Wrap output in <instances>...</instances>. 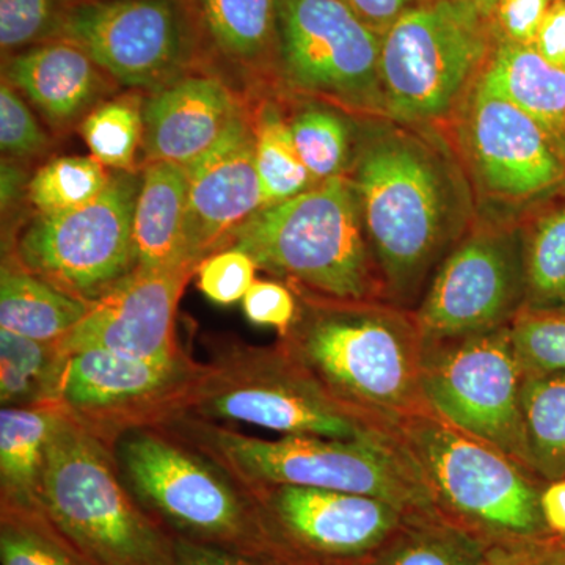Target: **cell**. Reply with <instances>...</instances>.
<instances>
[{
	"label": "cell",
	"instance_id": "484cf974",
	"mask_svg": "<svg viewBox=\"0 0 565 565\" xmlns=\"http://www.w3.org/2000/svg\"><path fill=\"white\" fill-rule=\"evenodd\" d=\"M55 407L0 411V504L41 511V484Z\"/></svg>",
	"mask_w": 565,
	"mask_h": 565
},
{
	"label": "cell",
	"instance_id": "7a4b0ae2",
	"mask_svg": "<svg viewBox=\"0 0 565 565\" xmlns=\"http://www.w3.org/2000/svg\"><path fill=\"white\" fill-rule=\"evenodd\" d=\"M296 296L299 313L277 343L334 403L392 438L416 416L433 414L423 394L424 340L414 311L382 300Z\"/></svg>",
	"mask_w": 565,
	"mask_h": 565
},
{
	"label": "cell",
	"instance_id": "e575fe53",
	"mask_svg": "<svg viewBox=\"0 0 565 565\" xmlns=\"http://www.w3.org/2000/svg\"><path fill=\"white\" fill-rule=\"evenodd\" d=\"M0 564L90 565L43 511L0 504Z\"/></svg>",
	"mask_w": 565,
	"mask_h": 565
},
{
	"label": "cell",
	"instance_id": "7c38bea8",
	"mask_svg": "<svg viewBox=\"0 0 565 565\" xmlns=\"http://www.w3.org/2000/svg\"><path fill=\"white\" fill-rule=\"evenodd\" d=\"M207 367L185 351L162 360L70 353L54 407L110 448L129 430L185 415Z\"/></svg>",
	"mask_w": 565,
	"mask_h": 565
},
{
	"label": "cell",
	"instance_id": "d590c367",
	"mask_svg": "<svg viewBox=\"0 0 565 565\" xmlns=\"http://www.w3.org/2000/svg\"><path fill=\"white\" fill-rule=\"evenodd\" d=\"M511 333L525 375L565 373V305L523 308Z\"/></svg>",
	"mask_w": 565,
	"mask_h": 565
},
{
	"label": "cell",
	"instance_id": "f1b7e54d",
	"mask_svg": "<svg viewBox=\"0 0 565 565\" xmlns=\"http://www.w3.org/2000/svg\"><path fill=\"white\" fill-rule=\"evenodd\" d=\"M522 411L527 468L545 482L565 478V373L525 375Z\"/></svg>",
	"mask_w": 565,
	"mask_h": 565
},
{
	"label": "cell",
	"instance_id": "5bb4252c",
	"mask_svg": "<svg viewBox=\"0 0 565 565\" xmlns=\"http://www.w3.org/2000/svg\"><path fill=\"white\" fill-rule=\"evenodd\" d=\"M381 47L348 0L278 2V77L294 90L385 114Z\"/></svg>",
	"mask_w": 565,
	"mask_h": 565
},
{
	"label": "cell",
	"instance_id": "277c9868",
	"mask_svg": "<svg viewBox=\"0 0 565 565\" xmlns=\"http://www.w3.org/2000/svg\"><path fill=\"white\" fill-rule=\"evenodd\" d=\"M258 269L300 296L334 302L382 300L359 196L348 177L318 182L263 207L234 236Z\"/></svg>",
	"mask_w": 565,
	"mask_h": 565
},
{
	"label": "cell",
	"instance_id": "7402d4cb",
	"mask_svg": "<svg viewBox=\"0 0 565 565\" xmlns=\"http://www.w3.org/2000/svg\"><path fill=\"white\" fill-rule=\"evenodd\" d=\"M10 82L54 129L84 120L114 81L73 41L54 39L3 57Z\"/></svg>",
	"mask_w": 565,
	"mask_h": 565
},
{
	"label": "cell",
	"instance_id": "ac0fdd59",
	"mask_svg": "<svg viewBox=\"0 0 565 565\" xmlns=\"http://www.w3.org/2000/svg\"><path fill=\"white\" fill-rule=\"evenodd\" d=\"M195 269L141 273L88 303L62 341L66 353L104 351L131 360H162L184 352L177 338L178 305Z\"/></svg>",
	"mask_w": 565,
	"mask_h": 565
},
{
	"label": "cell",
	"instance_id": "7dc6e473",
	"mask_svg": "<svg viewBox=\"0 0 565 565\" xmlns=\"http://www.w3.org/2000/svg\"><path fill=\"white\" fill-rule=\"evenodd\" d=\"M475 3L479 7V10L486 14L487 18L492 20L494 3H497V0H475Z\"/></svg>",
	"mask_w": 565,
	"mask_h": 565
},
{
	"label": "cell",
	"instance_id": "9c48e42d",
	"mask_svg": "<svg viewBox=\"0 0 565 565\" xmlns=\"http://www.w3.org/2000/svg\"><path fill=\"white\" fill-rule=\"evenodd\" d=\"M185 415L248 424L282 435L337 440H396L334 403L280 344L232 343L214 352Z\"/></svg>",
	"mask_w": 565,
	"mask_h": 565
},
{
	"label": "cell",
	"instance_id": "ffe728a7",
	"mask_svg": "<svg viewBox=\"0 0 565 565\" xmlns=\"http://www.w3.org/2000/svg\"><path fill=\"white\" fill-rule=\"evenodd\" d=\"M245 109L244 96L228 81L202 68L148 93L141 145L147 163L191 166Z\"/></svg>",
	"mask_w": 565,
	"mask_h": 565
},
{
	"label": "cell",
	"instance_id": "8992f818",
	"mask_svg": "<svg viewBox=\"0 0 565 565\" xmlns=\"http://www.w3.org/2000/svg\"><path fill=\"white\" fill-rule=\"evenodd\" d=\"M110 451L137 503L170 533L278 564L247 490L177 435L139 427Z\"/></svg>",
	"mask_w": 565,
	"mask_h": 565
},
{
	"label": "cell",
	"instance_id": "44dd1931",
	"mask_svg": "<svg viewBox=\"0 0 565 565\" xmlns=\"http://www.w3.org/2000/svg\"><path fill=\"white\" fill-rule=\"evenodd\" d=\"M202 51V70L233 84L278 76L280 0H182Z\"/></svg>",
	"mask_w": 565,
	"mask_h": 565
},
{
	"label": "cell",
	"instance_id": "3957f363",
	"mask_svg": "<svg viewBox=\"0 0 565 565\" xmlns=\"http://www.w3.org/2000/svg\"><path fill=\"white\" fill-rule=\"evenodd\" d=\"M161 427L217 463L244 489L310 487L381 498L411 514L437 511L397 440L302 435L270 440L189 415Z\"/></svg>",
	"mask_w": 565,
	"mask_h": 565
},
{
	"label": "cell",
	"instance_id": "f35d334b",
	"mask_svg": "<svg viewBox=\"0 0 565 565\" xmlns=\"http://www.w3.org/2000/svg\"><path fill=\"white\" fill-rule=\"evenodd\" d=\"M255 262L237 248L214 253L196 267L199 289L212 303L228 307L243 302L245 294L256 281Z\"/></svg>",
	"mask_w": 565,
	"mask_h": 565
},
{
	"label": "cell",
	"instance_id": "603a6c76",
	"mask_svg": "<svg viewBox=\"0 0 565 565\" xmlns=\"http://www.w3.org/2000/svg\"><path fill=\"white\" fill-rule=\"evenodd\" d=\"M188 170L177 163L150 162L132 222L134 270L174 273L195 269L188 253Z\"/></svg>",
	"mask_w": 565,
	"mask_h": 565
},
{
	"label": "cell",
	"instance_id": "ab89813d",
	"mask_svg": "<svg viewBox=\"0 0 565 565\" xmlns=\"http://www.w3.org/2000/svg\"><path fill=\"white\" fill-rule=\"evenodd\" d=\"M244 313L248 321L259 327H270L278 337L288 333L297 313L299 299L296 292L277 280H256L243 299Z\"/></svg>",
	"mask_w": 565,
	"mask_h": 565
},
{
	"label": "cell",
	"instance_id": "6da1fadb",
	"mask_svg": "<svg viewBox=\"0 0 565 565\" xmlns=\"http://www.w3.org/2000/svg\"><path fill=\"white\" fill-rule=\"evenodd\" d=\"M384 302L415 310L430 278L465 236L471 195L445 145L396 126H374L351 177Z\"/></svg>",
	"mask_w": 565,
	"mask_h": 565
},
{
	"label": "cell",
	"instance_id": "9a60e30c",
	"mask_svg": "<svg viewBox=\"0 0 565 565\" xmlns=\"http://www.w3.org/2000/svg\"><path fill=\"white\" fill-rule=\"evenodd\" d=\"M525 305L523 228L487 225L449 250L412 311L424 341H444L509 327Z\"/></svg>",
	"mask_w": 565,
	"mask_h": 565
},
{
	"label": "cell",
	"instance_id": "bcb514c9",
	"mask_svg": "<svg viewBox=\"0 0 565 565\" xmlns=\"http://www.w3.org/2000/svg\"><path fill=\"white\" fill-rule=\"evenodd\" d=\"M541 509L546 530L565 535V478L546 482L541 494Z\"/></svg>",
	"mask_w": 565,
	"mask_h": 565
},
{
	"label": "cell",
	"instance_id": "5b68a950",
	"mask_svg": "<svg viewBox=\"0 0 565 565\" xmlns=\"http://www.w3.org/2000/svg\"><path fill=\"white\" fill-rule=\"evenodd\" d=\"M41 511L90 565H177L174 537L125 486L109 446L57 411Z\"/></svg>",
	"mask_w": 565,
	"mask_h": 565
},
{
	"label": "cell",
	"instance_id": "ee69618b",
	"mask_svg": "<svg viewBox=\"0 0 565 565\" xmlns=\"http://www.w3.org/2000/svg\"><path fill=\"white\" fill-rule=\"evenodd\" d=\"M533 47L546 62L565 70V0H553L535 35Z\"/></svg>",
	"mask_w": 565,
	"mask_h": 565
},
{
	"label": "cell",
	"instance_id": "cb8c5ba5",
	"mask_svg": "<svg viewBox=\"0 0 565 565\" xmlns=\"http://www.w3.org/2000/svg\"><path fill=\"white\" fill-rule=\"evenodd\" d=\"M479 81L530 115L565 162V70L497 35Z\"/></svg>",
	"mask_w": 565,
	"mask_h": 565
},
{
	"label": "cell",
	"instance_id": "1f68e13d",
	"mask_svg": "<svg viewBox=\"0 0 565 565\" xmlns=\"http://www.w3.org/2000/svg\"><path fill=\"white\" fill-rule=\"evenodd\" d=\"M143 104L140 92L104 102L81 121L82 139L93 158L111 172H132L143 145Z\"/></svg>",
	"mask_w": 565,
	"mask_h": 565
},
{
	"label": "cell",
	"instance_id": "d4e9b609",
	"mask_svg": "<svg viewBox=\"0 0 565 565\" xmlns=\"http://www.w3.org/2000/svg\"><path fill=\"white\" fill-rule=\"evenodd\" d=\"M88 303L61 291L3 258L0 269V329L43 343L61 344L87 313Z\"/></svg>",
	"mask_w": 565,
	"mask_h": 565
},
{
	"label": "cell",
	"instance_id": "d6986e66",
	"mask_svg": "<svg viewBox=\"0 0 565 565\" xmlns=\"http://www.w3.org/2000/svg\"><path fill=\"white\" fill-rule=\"evenodd\" d=\"M185 170L188 253L193 266L199 267L207 256L232 247L236 233L266 206L248 107L217 143Z\"/></svg>",
	"mask_w": 565,
	"mask_h": 565
},
{
	"label": "cell",
	"instance_id": "836d02e7",
	"mask_svg": "<svg viewBox=\"0 0 565 565\" xmlns=\"http://www.w3.org/2000/svg\"><path fill=\"white\" fill-rule=\"evenodd\" d=\"M110 177L93 156H63L36 170L28 184V200L36 214H58L90 203Z\"/></svg>",
	"mask_w": 565,
	"mask_h": 565
},
{
	"label": "cell",
	"instance_id": "30bf717a",
	"mask_svg": "<svg viewBox=\"0 0 565 565\" xmlns=\"http://www.w3.org/2000/svg\"><path fill=\"white\" fill-rule=\"evenodd\" d=\"M141 172H111L90 203L35 214L9 258L61 291L92 303L134 270L132 222Z\"/></svg>",
	"mask_w": 565,
	"mask_h": 565
},
{
	"label": "cell",
	"instance_id": "8d00e7d4",
	"mask_svg": "<svg viewBox=\"0 0 565 565\" xmlns=\"http://www.w3.org/2000/svg\"><path fill=\"white\" fill-rule=\"evenodd\" d=\"M74 0H0V47L3 57L58 39Z\"/></svg>",
	"mask_w": 565,
	"mask_h": 565
},
{
	"label": "cell",
	"instance_id": "4316f807",
	"mask_svg": "<svg viewBox=\"0 0 565 565\" xmlns=\"http://www.w3.org/2000/svg\"><path fill=\"white\" fill-rule=\"evenodd\" d=\"M70 353L0 329L2 407H54Z\"/></svg>",
	"mask_w": 565,
	"mask_h": 565
},
{
	"label": "cell",
	"instance_id": "7bdbcfd3",
	"mask_svg": "<svg viewBox=\"0 0 565 565\" xmlns=\"http://www.w3.org/2000/svg\"><path fill=\"white\" fill-rule=\"evenodd\" d=\"M173 537L177 565H278L259 557L222 548V546L191 541L181 535H173Z\"/></svg>",
	"mask_w": 565,
	"mask_h": 565
},
{
	"label": "cell",
	"instance_id": "b9f144b4",
	"mask_svg": "<svg viewBox=\"0 0 565 565\" xmlns=\"http://www.w3.org/2000/svg\"><path fill=\"white\" fill-rule=\"evenodd\" d=\"M553 0H497L493 28L500 39L533 46Z\"/></svg>",
	"mask_w": 565,
	"mask_h": 565
},
{
	"label": "cell",
	"instance_id": "e0dca14e",
	"mask_svg": "<svg viewBox=\"0 0 565 565\" xmlns=\"http://www.w3.org/2000/svg\"><path fill=\"white\" fill-rule=\"evenodd\" d=\"M462 140L479 189L493 202L535 203L565 191V162L544 129L476 81L468 93Z\"/></svg>",
	"mask_w": 565,
	"mask_h": 565
},
{
	"label": "cell",
	"instance_id": "74e56055",
	"mask_svg": "<svg viewBox=\"0 0 565 565\" xmlns=\"http://www.w3.org/2000/svg\"><path fill=\"white\" fill-rule=\"evenodd\" d=\"M46 132L35 115L10 82L0 85V147L3 154L17 161L36 158L47 150Z\"/></svg>",
	"mask_w": 565,
	"mask_h": 565
},
{
	"label": "cell",
	"instance_id": "52a82bcc",
	"mask_svg": "<svg viewBox=\"0 0 565 565\" xmlns=\"http://www.w3.org/2000/svg\"><path fill=\"white\" fill-rule=\"evenodd\" d=\"M396 440L449 522L489 544L550 533L541 509L546 482L500 449L434 414L405 423Z\"/></svg>",
	"mask_w": 565,
	"mask_h": 565
},
{
	"label": "cell",
	"instance_id": "83f0119b",
	"mask_svg": "<svg viewBox=\"0 0 565 565\" xmlns=\"http://www.w3.org/2000/svg\"><path fill=\"white\" fill-rule=\"evenodd\" d=\"M489 542L434 512L408 515L373 565H486Z\"/></svg>",
	"mask_w": 565,
	"mask_h": 565
},
{
	"label": "cell",
	"instance_id": "4fadbf2b",
	"mask_svg": "<svg viewBox=\"0 0 565 565\" xmlns=\"http://www.w3.org/2000/svg\"><path fill=\"white\" fill-rule=\"evenodd\" d=\"M82 47L115 84L151 93L202 68L182 0H74L61 36Z\"/></svg>",
	"mask_w": 565,
	"mask_h": 565
},
{
	"label": "cell",
	"instance_id": "8fae6325",
	"mask_svg": "<svg viewBox=\"0 0 565 565\" xmlns=\"http://www.w3.org/2000/svg\"><path fill=\"white\" fill-rule=\"evenodd\" d=\"M523 381L511 326L424 341L422 384L429 411L527 468Z\"/></svg>",
	"mask_w": 565,
	"mask_h": 565
},
{
	"label": "cell",
	"instance_id": "2e32d148",
	"mask_svg": "<svg viewBox=\"0 0 565 565\" xmlns=\"http://www.w3.org/2000/svg\"><path fill=\"white\" fill-rule=\"evenodd\" d=\"M245 490L280 565L352 564L367 557L375 561L412 515L366 494L299 486Z\"/></svg>",
	"mask_w": 565,
	"mask_h": 565
},
{
	"label": "cell",
	"instance_id": "f546056e",
	"mask_svg": "<svg viewBox=\"0 0 565 565\" xmlns=\"http://www.w3.org/2000/svg\"><path fill=\"white\" fill-rule=\"evenodd\" d=\"M248 110L255 131L256 169L266 206L286 202L315 188L318 182L305 167L294 143L289 121L282 118L278 107L266 102L255 110Z\"/></svg>",
	"mask_w": 565,
	"mask_h": 565
},
{
	"label": "cell",
	"instance_id": "d6a6232c",
	"mask_svg": "<svg viewBox=\"0 0 565 565\" xmlns=\"http://www.w3.org/2000/svg\"><path fill=\"white\" fill-rule=\"evenodd\" d=\"M294 143L316 182L345 177L352 167V128L343 115L322 106L297 110L291 121Z\"/></svg>",
	"mask_w": 565,
	"mask_h": 565
},
{
	"label": "cell",
	"instance_id": "60d3db41",
	"mask_svg": "<svg viewBox=\"0 0 565 565\" xmlns=\"http://www.w3.org/2000/svg\"><path fill=\"white\" fill-rule=\"evenodd\" d=\"M486 565H565V535L493 542L487 546Z\"/></svg>",
	"mask_w": 565,
	"mask_h": 565
},
{
	"label": "cell",
	"instance_id": "4dcf8cb0",
	"mask_svg": "<svg viewBox=\"0 0 565 565\" xmlns=\"http://www.w3.org/2000/svg\"><path fill=\"white\" fill-rule=\"evenodd\" d=\"M525 308L565 305V199L535 215L523 228Z\"/></svg>",
	"mask_w": 565,
	"mask_h": 565
},
{
	"label": "cell",
	"instance_id": "ba28073f",
	"mask_svg": "<svg viewBox=\"0 0 565 565\" xmlns=\"http://www.w3.org/2000/svg\"><path fill=\"white\" fill-rule=\"evenodd\" d=\"M497 32L475 0H416L382 36L385 115L429 122L455 109L481 76Z\"/></svg>",
	"mask_w": 565,
	"mask_h": 565
},
{
	"label": "cell",
	"instance_id": "f6af8a7d",
	"mask_svg": "<svg viewBox=\"0 0 565 565\" xmlns=\"http://www.w3.org/2000/svg\"><path fill=\"white\" fill-rule=\"evenodd\" d=\"M416 0H348L353 11L379 35L384 36L399 14Z\"/></svg>",
	"mask_w": 565,
	"mask_h": 565
}]
</instances>
